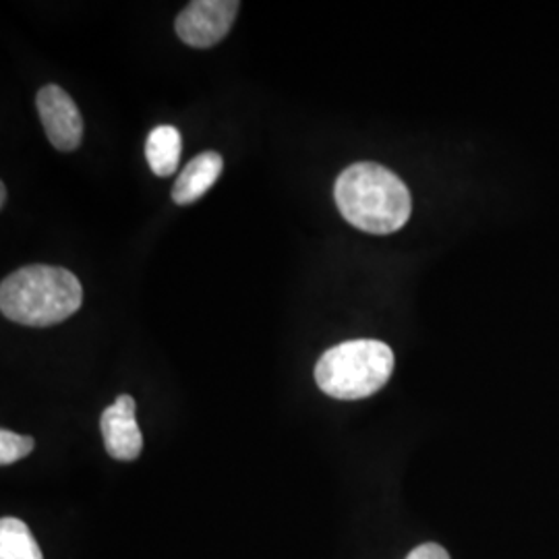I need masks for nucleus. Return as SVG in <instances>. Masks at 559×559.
<instances>
[{"mask_svg": "<svg viewBox=\"0 0 559 559\" xmlns=\"http://www.w3.org/2000/svg\"><path fill=\"white\" fill-rule=\"evenodd\" d=\"M182 138L173 124H160L152 129L145 141V158L154 175L170 177L179 168Z\"/></svg>", "mask_w": 559, "mask_h": 559, "instance_id": "8", "label": "nucleus"}, {"mask_svg": "<svg viewBox=\"0 0 559 559\" xmlns=\"http://www.w3.org/2000/svg\"><path fill=\"white\" fill-rule=\"evenodd\" d=\"M394 353L380 340H348L332 346L316 365L321 392L338 400L373 396L390 381Z\"/></svg>", "mask_w": 559, "mask_h": 559, "instance_id": "3", "label": "nucleus"}, {"mask_svg": "<svg viewBox=\"0 0 559 559\" xmlns=\"http://www.w3.org/2000/svg\"><path fill=\"white\" fill-rule=\"evenodd\" d=\"M237 0H195L177 17V34L191 48H210L224 40L239 13Z\"/></svg>", "mask_w": 559, "mask_h": 559, "instance_id": "4", "label": "nucleus"}, {"mask_svg": "<svg viewBox=\"0 0 559 559\" xmlns=\"http://www.w3.org/2000/svg\"><path fill=\"white\" fill-rule=\"evenodd\" d=\"M36 104L50 143L60 152L78 150L83 140V119L73 98L59 85H46L38 92Z\"/></svg>", "mask_w": 559, "mask_h": 559, "instance_id": "5", "label": "nucleus"}, {"mask_svg": "<svg viewBox=\"0 0 559 559\" xmlns=\"http://www.w3.org/2000/svg\"><path fill=\"white\" fill-rule=\"evenodd\" d=\"M135 399L129 394H120L102 413V436H104V448L115 460L131 462L138 459L143 450V436L140 425L135 419Z\"/></svg>", "mask_w": 559, "mask_h": 559, "instance_id": "6", "label": "nucleus"}, {"mask_svg": "<svg viewBox=\"0 0 559 559\" xmlns=\"http://www.w3.org/2000/svg\"><path fill=\"white\" fill-rule=\"evenodd\" d=\"M7 205V187H4V182L0 185V207H4Z\"/></svg>", "mask_w": 559, "mask_h": 559, "instance_id": "12", "label": "nucleus"}, {"mask_svg": "<svg viewBox=\"0 0 559 559\" xmlns=\"http://www.w3.org/2000/svg\"><path fill=\"white\" fill-rule=\"evenodd\" d=\"M224 160L218 152H203L185 166L173 187V201L177 205H191L201 200L214 182L221 179Z\"/></svg>", "mask_w": 559, "mask_h": 559, "instance_id": "7", "label": "nucleus"}, {"mask_svg": "<svg viewBox=\"0 0 559 559\" xmlns=\"http://www.w3.org/2000/svg\"><path fill=\"white\" fill-rule=\"evenodd\" d=\"M0 559H44L38 540L23 520H0Z\"/></svg>", "mask_w": 559, "mask_h": 559, "instance_id": "9", "label": "nucleus"}, {"mask_svg": "<svg viewBox=\"0 0 559 559\" xmlns=\"http://www.w3.org/2000/svg\"><path fill=\"white\" fill-rule=\"evenodd\" d=\"M34 445H36L34 438L13 433L9 429H2L0 431V464L9 466V464H13L17 460L29 456Z\"/></svg>", "mask_w": 559, "mask_h": 559, "instance_id": "10", "label": "nucleus"}, {"mask_svg": "<svg viewBox=\"0 0 559 559\" xmlns=\"http://www.w3.org/2000/svg\"><path fill=\"white\" fill-rule=\"evenodd\" d=\"M406 559H450V554L438 543H423Z\"/></svg>", "mask_w": 559, "mask_h": 559, "instance_id": "11", "label": "nucleus"}, {"mask_svg": "<svg viewBox=\"0 0 559 559\" xmlns=\"http://www.w3.org/2000/svg\"><path fill=\"white\" fill-rule=\"evenodd\" d=\"M334 195L346 222L371 235L396 233L413 212L408 187L376 162L348 166L336 180Z\"/></svg>", "mask_w": 559, "mask_h": 559, "instance_id": "1", "label": "nucleus"}, {"mask_svg": "<svg viewBox=\"0 0 559 559\" xmlns=\"http://www.w3.org/2000/svg\"><path fill=\"white\" fill-rule=\"evenodd\" d=\"M83 288L75 274L55 265H27L0 284V311L7 320L48 328L80 311Z\"/></svg>", "mask_w": 559, "mask_h": 559, "instance_id": "2", "label": "nucleus"}]
</instances>
